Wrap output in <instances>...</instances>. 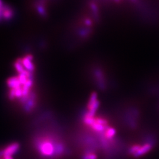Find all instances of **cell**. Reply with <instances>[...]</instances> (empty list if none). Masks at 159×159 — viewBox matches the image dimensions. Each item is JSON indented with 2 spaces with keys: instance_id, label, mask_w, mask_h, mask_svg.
<instances>
[{
  "instance_id": "5",
  "label": "cell",
  "mask_w": 159,
  "mask_h": 159,
  "mask_svg": "<svg viewBox=\"0 0 159 159\" xmlns=\"http://www.w3.org/2000/svg\"><path fill=\"white\" fill-rule=\"evenodd\" d=\"M153 148V144L152 143L146 142L143 144H135L129 148V154L134 157H142L148 154Z\"/></svg>"
},
{
  "instance_id": "3",
  "label": "cell",
  "mask_w": 159,
  "mask_h": 159,
  "mask_svg": "<svg viewBox=\"0 0 159 159\" xmlns=\"http://www.w3.org/2000/svg\"><path fill=\"white\" fill-rule=\"evenodd\" d=\"M37 146L40 154L44 157H52L57 148L54 142L48 139L40 140Z\"/></svg>"
},
{
  "instance_id": "1",
  "label": "cell",
  "mask_w": 159,
  "mask_h": 159,
  "mask_svg": "<svg viewBox=\"0 0 159 159\" xmlns=\"http://www.w3.org/2000/svg\"><path fill=\"white\" fill-rule=\"evenodd\" d=\"M14 69L16 74L7 81L8 97L11 100L17 101L25 110L30 111L34 108L36 100L33 57L26 54L18 58L14 63Z\"/></svg>"
},
{
  "instance_id": "7",
  "label": "cell",
  "mask_w": 159,
  "mask_h": 159,
  "mask_svg": "<svg viewBox=\"0 0 159 159\" xmlns=\"http://www.w3.org/2000/svg\"><path fill=\"white\" fill-rule=\"evenodd\" d=\"M20 148V145L17 143H13L2 150L1 153L4 157H12Z\"/></svg>"
},
{
  "instance_id": "6",
  "label": "cell",
  "mask_w": 159,
  "mask_h": 159,
  "mask_svg": "<svg viewBox=\"0 0 159 159\" xmlns=\"http://www.w3.org/2000/svg\"><path fill=\"white\" fill-rule=\"evenodd\" d=\"M99 104H100V102H99V100H98L96 93H93L88 102V105H87L88 111L87 113L90 114L91 116H94L97 110L99 107Z\"/></svg>"
},
{
  "instance_id": "4",
  "label": "cell",
  "mask_w": 159,
  "mask_h": 159,
  "mask_svg": "<svg viewBox=\"0 0 159 159\" xmlns=\"http://www.w3.org/2000/svg\"><path fill=\"white\" fill-rule=\"evenodd\" d=\"M15 16L14 9L3 0H0V24L11 21Z\"/></svg>"
},
{
  "instance_id": "2",
  "label": "cell",
  "mask_w": 159,
  "mask_h": 159,
  "mask_svg": "<svg viewBox=\"0 0 159 159\" xmlns=\"http://www.w3.org/2000/svg\"><path fill=\"white\" fill-rule=\"evenodd\" d=\"M57 0H27L29 9L34 16L44 18L49 14Z\"/></svg>"
},
{
  "instance_id": "8",
  "label": "cell",
  "mask_w": 159,
  "mask_h": 159,
  "mask_svg": "<svg viewBox=\"0 0 159 159\" xmlns=\"http://www.w3.org/2000/svg\"><path fill=\"white\" fill-rule=\"evenodd\" d=\"M83 159H97V155L94 152L89 151L84 154Z\"/></svg>"
}]
</instances>
